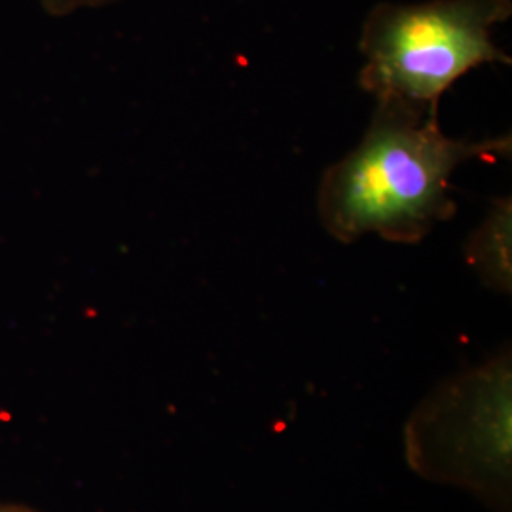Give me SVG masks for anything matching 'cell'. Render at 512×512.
I'll return each mask as SVG.
<instances>
[{"label": "cell", "instance_id": "7a4b0ae2", "mask_svg": "<svg viewBox=\"0 0 512 512\" xmlns=\"http://www.w3.org/2000/svg\"><path fill=\"white\" fill-rule=\"evenodd\" d=\"M511 16L512 0L378 2L361 27L359 86L376 101L439 109L461 76L511 65L494 42L495 27Z\"/></svg>", "mask_w": 512, "mask_h": 512}, {"label": "cell", "instance_id": "5b68a950", "mask_svg": "<svg viewBox=\"0 0 512 512\" xmlns=\"http://www.w3.org/2000/svg\"><path fill=\"white\" fill-rule=\"evenodd\" d=\"M0 512H29V511H23V509H18V507H0Z\"/></svg>", "mask_w": 512, "mask_h": 512}, {"label": "cell", "instance_id": "3957f363", "mask_svg": "<svg viewBox=\"0 0 512 512\" xmlns=\"http://www.w3.org/2000/svg\"><path fill=\"white\" fill-rule=\"evenodd\" d=\"M511 239V196H499L465 243V256L471 268L499 293H511Z\"/></svg>", "mask_w": 512, "mask_h": 512}, {"label": "cell", "instance_id": "277c9868", "mask_svg": "<svg viewBox=\"0 0 512 512\" xmlns=\"http://www.w3.org/2000/svg\"><path fill=\"white\" fill-rule=\"evenodd\" d=\"M116 2L120 0H40V6L52 18H67L80 10H95Z\"/></svg>", "mask_w": 512, "mask_h": 512}, {"label": "cell", "instance_id": "6da1fadb", "mask_svg": "<svg viewBox=\"0 0 512 512\" xmlns=\"http://www.w3.org/2000/svg\"><path fill=\"white\" fill-rule=\"evenodd\" d=\"M511 133L480 141L448 137L439 109L376 101L359 145L323 173L317 211L342 243L376 234L414 245L452 219L450 179L459 165L511 156Z\"/></svg>", "mask_w": 512, "mask_h": 512}]
</instances>
